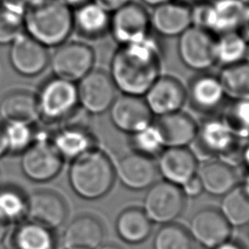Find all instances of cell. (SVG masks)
<instances>
[{
    "label": "cell",
    "instance_id": "obj_13",
    "mask_svg": "<svg viewBox=\"0 0 249 249\" xmlns=\"http://www.w3.org/2000/svg\"><path fill=\"white\" fill-rule=\"evenodd\" d=\"M143 97L156 118L181 111L187 104V89L177 77L160 74Z\"/></svg>",
    "mask_w": 249,
    "mask_h": 249
},
{
    "label": "cell",
    "instance_id": "obj_41",
    "mask_svg": "<svg viewBox=\"0 0 249 249\" xmlns=\"http://www.w3.org/2000/svg\"><path fill=\"white\" fill-rule=\"evenodd\" d=\"M237 31L246 39L247 42H249V4H246L245 6V10Z\"/></svg>",
    "mask_w": 249,
    "mask_h": 249
},
{
    "label": "cell",
    "instance_id": "obj_45",
    "mask_svg": "<svg viewBox=\"0 0 249 249\" xmlns=\"http://www.w3.org/2000/svg\"><path fill=\"white\" fill-rule=\"evenodd\" d=\"M239 185L245 194L249 196V172H246V174L242 177Z\"/></svg>",
    "mask_w": 249,
    "mask_h": 249
},
{
    "label": "cell",
    "instance_id": "obj_53",
    "mask_svg": "<svg viewBox=\"0 0 249 249\" xmlns=\"http://www.w3.org/2000/svg\"><path fill=\"white\" fill-rule=\"evenodd\" d=\"M242 2H244L245 4H249V0H241Z\"/></svg>",
    "mask_w": 249,
    "mask_h": 249
},
{
    "label": "cell",
    "instance_id": "obj_38",
    "mask_svg": "<svg viewBox=\"0 0 249 249\" xmlns=\"http://www.w3.org/2000/svg\"><path fill=\"white\" fill-rule=\"evenodd\" d=\"M27 198L14 187L0 188V215L7 221H15L26 214Z\"/></svg>",
    "mask_w": 249,
    "mask_h": 249
},
{
    "label": "cell",
    "instance_id": "obj_49",
    "mask_svg": "<svg viewBox=\"0 0 249 249\" xmlns=\"http://www.w3.org/2000/svg\"><path fill=\"white\" fill-rule=\"evenodd\" d=\"M177 1L182 2V3H184L186 5H189V6H193V5H195V4H196L200 1H203V0H177Z\"/></svg>",
    "mask_w": 249,
    "mask_h": 249
},
{
    "label": "cell",
    "instance_id": "obj_30",
    "mask_svg": "<svg viewBox=\"0 0 249 249\" xmlns=\"http://www.w3.org/2000/svg\"><path fill=\"white\" fill-rule=\"evenodd\" d=\"M218 114L237 139H249V98H228Z\"/></svg>",
    "mask_w": 249,
    "mask_h": 249
},
{
    "label": "cell",
    "instance_id": "obj_56",
    "mask_svg": "<svg viewBox=\"0 0 249 249\" xmlns=\"http://www.w3.org/2000/svg\"><path fill=\"white\" fill-rule=\"evenodd\" d=\"M248 224H249V223H248Z\"/></svg>",
    "mask_w": 249,
    "mask_h": 249
},
{
    "label": "cell",
    "instance_id": "obj_37",
    "mask_svg": "<svg viewBox=\"0 0 249 249\" xmlns=\"http://www.w3.org/2000/svg\"><path fill=\"white\" fill-rule=\"evenodd\" d=\"M7 152L21 155L34 141V124L4 123Z\"/></svg>",
    "mask_w": 249,
    "mask_h": 249
},
{
    "label": "cell",
    "instance_id": "obj_8",
    "mask_svg": "<svg viewBox=\"0 0 249 249\" xmlns=\"http://www.w3.org/2000/svg\"><path fill=\"white\" fill-rule=\"evenodd\" d=\"M177 51L186 67L196 72L208 71L216 64V35L191 25L178 36Z\"/></svg>",
    "mask_w": 249,
    "mask_h": 249
},
{
    "label": "cell",
    "instance_id": "obj_51",
    "mask_svg": "<svg viewBox=\"0 0 249 249\" xmlns=\"http://www.w3.org/2000/svg\"><path fill=\"white\" fill-rule=\"evenodd\" d=\"M18 1L21 2L23 5H25L26 7H28L29 5H31V4H33V3H36V2H38V1H40V0H18Z\"/></svg>",
    "mask_w": 249,
    "mask_h": 249
},
{
    "label": "cell",
    "instance_id": "obj_44",
    "mask_svg": "<svg viewBox=\"0 0 249 249\" xmlns=\"http://www.w3.org/2000/svg\"><path fill=\"white\" fill-rule=\"evenodd\" d=\"M8 154L7 145L5 139V131H4V124L0 122V158Z\"/></svg>",
    "mask_w": 249,
    "mask_h": 249
},
{
    "label": "cell",
    "instance_id": "obj_3",
    "mask_svg": "<svg viewBox=\"0 0 249 249\" xmlns=\"http://www.w3.org/2000/svg\"><path fill=\"white\" fill-rule=\"evenodd\" d=\"M23 28L47 48L57 47L73 31V9L61 0H40L26 8Z\"/></svg>",
    "mask_w": 249,
    "mask_h": 249
},
{
    "label": "cell",
    "instance_id": "obj_29",
    "mask_svg": "<svg viewBox=\"0 0 249 249\" xmlns=\"http://www.w3.org/2000/svg\"><path fill=\"white\" fill-rule=\"evenodd\" d=\"M26 8L18 0H3L0 6V45L12 44L23 32Z\"/></svg>",
    "mask_w": 249,
    "mask_h": 249
},
{
    "label": "cell",
    "instance_id": "obj_31",
    "mask_svg": "<svg viewBox=\"0 0 249 249\" xmlns=\"http://www.w3.org/2000/svg\"><path fill=\"white\" fill-rule=\"evenodd\" d=\"M248 42L238 31L216 36V64L222 67L245 60Z\"/></svg>",
    "mask_w": 249,
    "mask_h": 249
},
{
    "label": "cell",
    "instance_id": "obj_50",
    "mask_svg": "<svg viewBox=\"0 0 249 249\" xmlns=\"http://www.w3.org/2000/svg\"><path fill=\"white\" fill-rule=\"evenodd\" d=\"M97 249H122V248L115 244H107V245H103L101 247L99 246Z\"/></svg>",
    "mask_w": 249,
    "mask_h": 249
},
{
    "label": "cell",
    "instance_id": "obj_7",
    "mask_svg": "<svg viewBox=\"0 0 249 249\" xmlns=\"http://www.w3.org/2000/svg\"><path fill=\"white\" fill-rule=\"evenodd\" d=\"M95 53L87 43L65 41L50 56L53 76L77 83L94 68Z\"/></svg>",
    "mask_w": 249,
    "mask_h": 249
},
{
    "label": "cell",
    "instance_id": "obj_5",
    "mask_svg": "<svg viewBox=\"0 0 249 249\" xmlns=\"http://www.w3.org/2000/svg\"><path fill=\"white\" fill-rule=\"evenodd\" d=\"M36 94L39 120L58 125L80 107L77 85L55 76L46 80Z\"/></svg>",
    "mask_w": 249,
    "mask_h": 249
},
{
    "label": "cell",
    "instance_id": "obj_52",
    "mask_svg": "<svg viewBox=\"0 0 249 249\" xmlns=\"http://www.w3.org/2000/svg\"><path fill=\"white\" fill-rule=\"evenodd\" d=\"M245 60L247 62H249V42H248V46H247V52H246V56H245Z\"/></svg>",
    "mask_w": 249,
    "mask_h": 249
},
{
    "label": "cell",
    "instance_id": "obj_11",
    "mask_svg": "<svg viewBox=\"0 0 249 249\" xmlns=\"http://www.w3.org/2000/svg\"><path fill=\"white\" fill-rule=\"evenodd\" d=\"M109 34L118 46L148 37L152 34L150 13L144 5L132 0L111 14Z\"/></svg>",
    "mask_w": 249,
    "mask_h": 249
},
{
    "label": "cell",
    "instance_id": "obj_14",
    "mask_svg": "<svg viewBox=\"0 0 249 249\" xmlns=\"http://www.w3.org/2000/svg\"><path fill=\"white\" fill-rule=\"evenodd\" d=\"M63 161L52 142L34 141L21 154L20 167L28 179L47 182L60 172Z\"/></svg>",
    "mask_w": 249,
    "mask_h": 249
},
{
    "label": "cell",
    "instance_id": "obj_15",
    "mask_svg": "<svg viewBox=\"0 0 249 249\" xmlns=\"http://www.w3.org/2000/svg\"><path fill=\"white\" fill-rule=\"evenodd\" d=\"M108 111L114 126L127 134L144 128L155 120L141 95L121 93L117 95Z\"/></svg>",
    "mask_w": 249,
    "mask_h": 249
},
{
    "label": "cell",
    "instance_id": "obj_18",
    "mask_svg": "<svg viewBox=\"0 0 249 249\" xmlns=\"http://www.w3.org/2000/svg\"><path fill=\"white\" fill-rule=\"evenodd\" d=\"M116 177L126 188L133 191L148 189L159 174L154 159L130 151L115 163Z\"/></svg>",
    "mask_w": 249,
    "mask_h": 249
},
{
    "label": "cell",
    "instance_id": "obj_28",
    "mask_svg": "<svg viewBox=\"0 0 249 249\" xmlns=\"http://www.w3.org/2000/svg\"><path fill=\"white\" fill-rule=\"evenodd\" d=\"M119 236L127 243H140L149 237L152 231V221L145 211L138 207L123 210L116 221Z\"/></svg>",
    "mask_w": 249,
    "mask_h": 249
},
{
    "label": "cell",
    "instance_id": "obj_27",
    "mask_svg": "<svg viewBox=\"0 0 249 249\" xmlns=\"http://www.w3.org/2000/svg\"><path fill=\"white\" fill-rule=\"evenodd\" d=\"M246 4L241 0L210 1L206 30L214 35L237 31Z\"/></svg>",
    "mask_w": 249,
    "mask_h": 249
},
{
    "label": "cell",
    "instance_id": "obj_36",
    "mask_svg": "<svg viewBox=\"0 0 249 249\" xmlns=\"http://www.w3.org/2000/svg\"><path fill=\"white\" fill-rule=\"evenodd\" d=\"M154 249H193V237L181 225L164 224L156 233Z\"/></svg>",
    "mask_w": 249,
    "mask_h": 249
},
{
    "label": "cell",
    "instance_id": "obj_42",
    "mask_svg": "<svg viewBox=\"0 0 249 249\" xmlns=\"http://www.w3.org/2000/svg\"><path fill=\"white\" fill-rule=\"evenodd\" d=\"M238 164H240L246 172H249V139L244 141L241 145Z\"/></svg>",
    "mask_w": 249,
    "mask_h": 249
},
{
    "label": "cell",
    "instance_id": "obj_9",
    "mask_svg": "<svg viewBox=\"0 0 249 249\" xmlns=\"http://www.w3.org/2000/svg\"><path fill=\"white\" fill-rule=\"evenodd\" d=\"M76 85L79 106L89 115L108 111L119 91L110 73L103 69L93 68Z\"/></svg>",
    "mask_w": 249,
    "mask_h": 249
},
{
    "label": "cell",
    "instance_id": "obj_35",
    "mask_svg": "<svg viewBox=\"0 0 249 249\" xmlns=\"http://www.w3.org/2000/svg\"><path fill=\"white\" fill-rule=\"evenodd\" d=\"M13 244L15 249H53V241L49 229L30 222L16 230Z\"/></svg>",
    "mask_w": 249,
    "mask_h": 249
},
{
    "label": "cell",
    "instance_id": "obj_10",
    "mask_svg": "<svg viewBox=\"0 0 249 249\" xmlns=\"http://www.w3.org/2000/svg\"><path fill=\"white\" fill-rule=\"evenodd\" d=\"M185 203L186 196L180 186L160 180L148 188L143 210L152 222L164 225L182 214Z\"/></svg>",
    "mask_w": 249,
    "mask_h": 249
},
{
    "label": "cell",
    "instance_id": "obj_26",
    "mask_svg": "<svg viewBox=\"0 0 249 249\" xmlns=\"http://www.w3.org/2000/svg\"><path fill=\"white\" fill-rule=\"evenodd\" d=\"M0 117L4 123L35 124L39 121L36 94L26 89L7 92L0 101Z\"/></svg>",
    "mask_w": 249,
    "mask_h": 249
},
{
    "label": "cell",
    "instance_id": "obj_54",
    "mask_svg": "<svg viewBox=\"0 0 249 249\" xmlns=\"http://www.w3.org/2000/svg\"><path fill=\"white\" fill-rule=\"evenodd\" d=\"M2 2H3V0H0V6H1V4H2Z\"/></svg>",
    "mask_w": 249,
    "mask_h": 249
},
{
    "label": "cell",
    "instance_id": "obj_20",
    "mask_svg": "<svg viewBox=\"0 0 249 249\" xmlns=\"http://www.w3.org/2000/svg\"><path fill=\"white\" fill-rule=\"evenodd\" d=\"M190 233L200 244L213 249L230 239L231 226L221 211L214 208H203L192 218Z\"/></svg>",
    "mask_w": 249,
    "mask_h": 249
},
{
    "label": "cell",
    "instance_id": "obj_22",
    "mask_svg": "<svg viewBox=\"0 0 249 249\" xmlns=\"http://www.w3.org/2000/svg\"><path fill=\"white\" fill-rule=\"evenodd\" d=\"M203 190L212 196H224L239 184L236 165L221 159H207L197 170Z\"/></svg>",
    "mask_w": 249,
    "mask_h": 249
},
{
    "label": "cell",
    "instance_id": "obj_34",
    "mask_svg": "<svg viewBox=\"0 0 249 249\" xmlns=\"http://www.w3.org/2000/svg\"><path fill=\"white\" fill-rule=\"evenodd\" d=\"M128 135L130 151L137 154L155 159L165 148L161 133L155 122Z\"/></svg>",
    "mask_w": 249,
    "mask_h": 249
},
{
    "label": "cell",
    "instance_id": "obj_32",
    "mask_svg": "<svg viewBox=\"0 0 249 249\" xmlns=\"http://www.w3.org/2000/svg\"><path fill=\"white\" fill-rule=\"evenodd\" d=\"M218 76L228 98H249V62L222 67Z\"/></svg>",
    "mask_w": 249,
    "mask_h": 249
},
{
    "label": "cell",
    "instance_id": "obj_47",
    "mask_svg": "<svg viewBox=\"0 0 249 249\" xmlns=\"http://www.w3.org/2000/svg\"><path fill=\"white\" fill-rule=\"evenodd\" d=\"M62 2H64L66 5H68L69 7H71L72 9L86 3V2H89L90 0H61Z\"/></svg>",
    "mask_w": 249,
    "mask_h": 249
},
{
    "label": "cell",
    "instance_id": "obj_55",
    "mask_svg": "<svg viewBox=\"0 0 249 249\" xmlns=\"http://www.w3.org/2000/svg\"><path fill=\"white\" fill-rule=\"evenodd\" d=\"M211 1H215V0H211Z\"/></svg>",
    "mask_w": 249,
    "mask_h": 249
},
{
    "label": "cell",
    "instance_id": "obj_46",
    "mask_svg": "<svg viewBox=\"0 0 249 249\" xmlns=\"http://www.w3.org/2000/svg\"><path fill=\"white\" fill-rule=\"evenodd\" d=\"M8 224H9V222H7V221L0 215V240H2V238L4 237V235H5L6 232H7Z\"/></svg>",
    "mask_w": 249,
    "mask_h": 249
},
{
    "label": "cell",
    "instance_id": "obj_2",
    "mask_svg": "<svg viewBox=\"0 0 249 249\" xmlns=\"http://www.w3.org/2000/svg\"><path fill=\"white\" fill-rule=\"evenodd\" d=\"M68 179L79 196L98 199L114 186L117 179L115 163L104 150L96 147L70 161Z\"/></svg>",
    "mask_w": 249,
    "mask_h": 249
},
{
    "label": "cell",
    "instance_id": "obj_43",
    "mask_svg": "<svg viewBox=\"0 0 249 249\" xmlns=\"http://www.w3.org/2000/svg\"><path fill=\"white\" fill-rule=\"evenodd\" d=\"M213 249H244V248L242 247V245H240V243L234 240L228 239Z\"/></svg>",
    "mask_w": 249,
    "mask_h": 249
},
{
    "label": "cell",
    "instance_id": "obj_19",
    "mask_svg": "<svg viewBox=\"0 0 249 249\" xmlns=\"http://www.w3.org/2000/svg\"><path fill=\"white\" fill-rule=\"evenodd\" d=\"M26 215L30 222L51 230L65 221L67 205L57 193L40 190L32 193L27 198Z\"/></svg>",
    "mask_w": 249,
    "mask_h": 249
},
{
    "label": "cell",
    "instance_id": "obj_25",
    "mask_svg": "<svg viewBox=\"0 0 249 249\" xmlns=\"http://www.w3.org/2000/svg\"><path fill=\"white\" fill-rule=\"evenodd\" d=\"M104 229L94 216L82 215L67 227L63 235L65 249H97L103 240Z\"/></svg>",
    "mask_w": 249,
    "mask_h": 249
},
{
    "label": "cell",
    "instance_id": "obj_48",
    "mask_svg": "<svg viewBox=\"0 0 249 249\" xmlns=\"http://www.w3.org/2000/svg\"><path fill=\"white\" fill-rule=\"evenodd\" d=\"M140 1H141V3H143L145 5H148L151 7H157L160 4H163V3L171 1V0H140Z\"/></svg>",
    "mask_w": 249,
    "mask_h": 249
},
{
    "label": "cell",
    "instance_id": "obj_24",
    "mask_svg": "<svg viewBox=\"0 0 249 249\" xmlns=\"http://www.w3.org/2000/svg\"><path fill=\"white\" fill-rule=\"evenodd\" d=\"M110 21L111 13L92 0L73 10V30L86 40L95 41L109 34Z\"/></svg>",
    "mask_w": 249,
    "mask_h": 249
},
{
    "label": "cell",
    "instance_id": "obj_1",
    "mask_svg": "<svg viewBox=\"0 0 249 249\" xmlns=\"http://www.w3.org/2000/svg\"><path fill=\"white\" fill-rule=\"evenodd\" d=\"M162 62V47L150 34L140 41L118 46L111 57L109 73L121 93L143 96L161 74Z\"/></svg>",
    "mask_w": 249,
    "mask_h": 249
},
{
    "label": "cell",
    "instance_id": "obj_17",
    "mask_svg": "<svg viewBox=\"0 0 249 249\" xmlns=\"http://www.w3.org/2000/svg\"><path fill=\"white\" fill-rule=\"evenodd\" d=\"M157 158L158 172L170 183L181 187L197 174L198 158L189 147H165Z\"/></svg>",
    "mask_w": 249,
    "mask_h": 249
},
{
    "label": "cell",
    "instance_id": "obj_39",
    "mask_svg": "<svg viewBox=\"0 0 249 249\" xmlns=\"http://www.w3.org/2000/svg\"><path fill=\"white\" fill-rule=\"evenodd\" d=\"M181 189L185 196H188V197H196L204 192L201 181L197 176V174L190 178L186 183H184L181 186Z\"/></svg>",
    "mask_w": 249,
    "mask_h": 249
},
{
    "label": "cell",
    "instance_id": "obj_23",
    "mask_svg": "<svg viewBox=\"0 0 249 249\" xmlns=\"http://www.w3.org/2000/svg\"><path fill=\"white\" fill-rule=\"evenodd\" d=\"M154 122L165 147H189L196 138L198 123L183 110L156 117Z\"/></svg>",
    "mask_w": 249,
    "mask_h": 249
},
{
    "label": "cell",
    "instance_id": "obj_21",
    "mask_svg": "<svg viewBox=\"0 0 249 249\" xmlns=\"http://www.w3.org/2000/svg\"><path fill=\"white\" fill-rule=\"evenodd\" d=\"M150 18L152 31L164 37H178L192 25L191 6L171 0L154 7Z\"/></svg>",
    "mask_w": 249,
    "mask_h": 249
},
{
    "label": "cell",
    "instance_id": "obj_4",
    "mask_svg": "<svg viewBox=\"0 0 249 249\" xmlns=\"http://www.w3.org/2000/svg\"><path fill=\"white\" fill-rule=\"evenodd\" d=\"M243 141L237 139L219 114L205 116L197 125L193 142L196 155L207 159H221L233 165L238 164Z\"/></svg>",
    "mask_w": 249,
    "mask_h": 249
},
{
    "label": "cell",
    "instance_id": "obj_40",
    "mask_svg": "<svg viewBox=\"0 0 249 249\" xmlns=\"http://www.w3.org/2000/svg\"><path fill=\"white\" fill-rule=\"evenodd\" d=\"M92 1L98 4L103 9H105L107 12L112 14L113 12L117 11L118 9L122 8L123 6L131 2L132 0H92Z\"/></svg>",
    "mask_w": 249,
    "mask_h": 249
},
{
    "label": "cell",
    "instance_id": "obj_16",
    "mask_svg": "<svg viewBox=\"0 0 249 249\" xmlns=\"http://www.w3.org/2000/svg\"><path fill=\"white\" fill-rule=\"evenodd\" d=\"M11 45L9 59L12 67L21 76L34 77L49 65L48 48L22 32Z\"/></svg>",
    "mask_w": 249,
    "mask_h": 249
},
{
    "label": "cell",
    "instance_id": "obj_33",
    "mask_svg": "<svg viewBox=\"0 0 249 249\" xmlns=\"http://www.w3.org/2000/svg\"><path fill=\"white\" fill-rule=\"evenodd\" d=\"M221 213L231 226H244L249 223V196L238 184L223 196Z\"/></svg>",
    "mask_w": 249,
    "mask_h": 249
},
{
    "label": "cell",
    "instance_id": "obj_12",
    "mask_svg": "<svg viewBox=\"0 0 249 249\" xmlns=\"http://www.w3.org/2000/svg\"><path fill=\"white\" fill-rule=\"evenodd\" d=\"M187 104L196 113L210 116L218 114L228 97L218 74L196 72L188 82Z\"/></svg>",
    "mask_w": 249,
    "mask_h": 249
},
{
    "label": "cell",
    "instance_id": "obj_6",
    "mask_svg": "<svg viewBox=\"0 0 249 249\" xmlns=\"http://www.w3.org/2000/svg\"><path fill=\"white\" fill-rule=\"evenodd\" d=\"M80 107L53 132L52 144L63 160H73L86 152L99 147V141L89 124L79 113Z\"/></svg>",
    "mask_w": 249,
    "mask_h": 249
}]
</instances>
